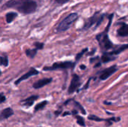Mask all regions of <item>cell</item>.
Here are the masks:
<instances>
[{
    "label": "cell",
    "instance_id": "obj_8",
    "mask_svg": "<svg viewBox=\"0 0 128 127\" xmlns=\"http://www.w3.org/2000/svg\"><path fill=\"white\" fill-rule=\"evenodd\" d=\"M38 73H39L38 70H37L36 69H34V68L32 67L28 72H27L26 74H24L23 76H22L20 79H18L15 82V85H18V84H20L21 82H22V81H24V80H26V79H28L29 77H32V76H33L38 75Z\"/></svg>",
    "mask_w": 128,
    "mask_h": 127
},
{
    "label": "cell",
    "instance_id": "obj_23",
    "mask_svg": "<svg viewBox=\"0 0 128 127\" xmlns=\"http://www.w3.org/2000/svg\"><path fill=\"white\" fill-rule=\"evenodd\" d=\"M88 119L89 120H92V121H104L103 119L98 118V117L94 116V115H90L88 117Z\"/></svg>",
    "mask_w": 128,
    "mask_h": 127
},
{
    "label": "cell",
    "instance_id": "obj_24",
    "mask_svg": "<svg viewBox=\"0 0 128 127\" xmlns=\"http://www.w3.org/2000/svg\"><path fill=\"white\" fill-rule=\"evenodd\" d=\"M58 4H65L67 2L69 1V0H55Z\"/></svg>",
    "mask_w": 128,
    "mask_h": 127
},
{
    "label": "cell",
    "instance_id": "obj_27",
    "mask_svg": "<svg viewBox=\"0 0 128 127\" xmlns=\"http://www.w3.org/2000/svg\"><path fill=\"white\" fill-rule=\"evenodd\" d=\"M86 68V67L85 66V65H80V69H82V70H85Z\"/></svg>",
    "mask_w": 128,
    "mask_h": 127
},
{
    "label": "cell",
    "instance_id": "obj_22",
    "mask_svg": "<svg viewBox=\"0 0 128 127\" xmlns=\"http://www.w3.org/2000/svg\"><path fill=\"white\" fill-rule=\"evenodd\" d=\"M34 46L36 47V49H42L44 46V43H40V42H35L34 43Z\"/></svg>",
    "mask_w": 128,
    "mask_h": 127
},
{
    "label": "cell",
    "instance_id": "obj_11",
    "mask_svg": "<svg viewBox=\"0 0 128 127\" xmlns=\"http://www.w3.org/2000/svg\"><path fill=\"white\" fill-rule=\"evenodd\" d=\"M116 59V57H115L114 55H112L110 54H109L108 52H104V55L101 57V61L102 63H108L110 61H112Z\"/></svg>",
    "mask_w": 128,
    "mask_h": 127
},
{
    "label": "cell",
    "instance_id": "obj_1",
    "mask_svg": "<svg viewBox=\"0 0 128 127\" xmlns=\"http://www.w3.org/2000/svg\"><path fill=\"white\" fill-rule=\"evenodd\" d=\"M4 7L14 8L23 14H30L37 9V3L33 0H9Z\"/></svg>",
    "mask_w": 128,
    "mask_h": 127
},
{
    "label": "cell",
    "instance_id": "obj_15",
    "mask_svg": "<svg viewBox=\"0 0 128 127\" xmlns=\"http://www.w3.org/2000/svg\"><path fill=\"white\" fill-rule=\"evenodd\" d=\"M14 114V112H13V110L10 109V108H7V109H4L2 112V117L3 118H8L10 116H11L12 115Z\"/></svg>",
    "mask_w": 128,
    "mask_h": 127
},
{
    "label": "cell",
    "instance_id": "obj_25",
    "mask_svg": "<svg viewBox=\"0 0 128 127\" xmlns=\"http://www.w3.org/2000/svg\"><path fill=\"white\" fill-rule=\"evenodd\" d=\"M4 100H5V97L3 96V94H2L1 95V103H3Z\"/></svg>",
    "mask_w": 128,
    "mask_h": 127
},
{
    "label": "cell",
    "instance_id": "obj_18",
    "mask_svg": "<svg viewBox=\"0 0 128 127\" xmlns=\"http://www.w3.org/2000/svg\"><path fill=\"white\" fill-rule=\"evenodd\" d=\"M47 104V101H43V102H41V103H38L36 106H35V109H34V110L37 112V111H38V110H40V109H44L45 106H46V105Z\"/></svg>",
    "mask_w": 128,
    "mask_h": 127
},
{
    "label": "cell",
    "instance_id": "obj_5",
    "mask_svg": "<svg viewBox=\"0 0 128 127\" xmlns=\"http://www.w3.org/2000/svg\"><path fill=\"white\" fill-rule=\"evenodd\" d=\"M117 70H118V68H117L116 65L111 66L110 67L106 68V69L102 70L100 73V79H101V80H106V79H107L112 74H114Z\"/></svg>",
    "mask_w": 128,
    "mask_h": 127
},
{
    "label": "cell",
    "instance_id": "obj_19",
    "mask_svg": "<svg viewBox=\"0 0 128 127\" xmlns=\"http://www.w3.org/2000/svg\"><path fill=\"white\" fill-rule=\"evenodd\" d=\"M87 51H88V48H86V49H83L81 52L78 53V54L76 55V61H79V60L82 58V56L83 55V54H85Z\"/></svg>",
    "mask_w": 128,
    "mask_h": 127
},
{
    "label": "cell",
    "instance_id": "obj_26",
    "mask_svg": "<svg viewBox=\"0 0 128 127\" xmlns=\"http://www.w3.org/2000/svg\"><path fill=\"white\" fill-rule=\"evenodd\" d=\"M100 65H101V63H100V62H99V63H98V64H95L94 67H100Z\"/></svg>",
    "mask_w": 128,
    "mask_h": 127
},
{
    "label": "cell",
    "instance_id": "obj_17",
    "mask_svg": "<svg viewBox=\"0 0 128 127\" xmlns=\"http://www.w3.org/2000/svg\"><path fill=\"white\" fill-rule=\"evenodd\" d=\"M0 63L2 66L8 67V58L7 55H2L0 58Z\"/></svg>",
    "mask_w": 128,
    "mask_h": 127
},
{
    "label": "cell",
    "instance_id": "obj_2",
    "mask_svg": "<svg viewBox=\"0 0 128 127\" xmlns=\"http://www.w3.org/2000/svg\"><path fill=\"white\" fill-rule=\"evenodd\" d=\"M113 16H114L113 13H111L110 15H109V20L110 21H109L108 25L106 26V28H105L104 32L99 34L96 37V39L99 42V44H100V46L101 48V50L104 51V52L106 51H108L109 49H112L113 47V44H112V41L110 40L109 36H108V31H109V29L110 28Z\"/></svg>",
    "mask_w": 128,
    "mask_h": 127
},
{
    "label": "cell",
    "instance_id": "obj_20",
    "mask_svg": "<svg viewBox=\"0 0 128 127\" xmlns=\"http://www.w3.org/2000/svg\"><path fill=\"white\" fill-rule=\"evenodd\" d=\"M104 16H105V14H101V15H100V18H99V19H98V22L96 23V25H95V28H94V29L98 28L100 26V25L101 24V22H103V20H104Z\"/></svg>",
    "mask_w": 128,
    "mask_h": 127
},
{
    "label": "cell",
    "instance_id": "obj_12",
    "mask_svg": "<svg viewBox=\"0 0 128 127\" xmlns=\"http://www.w3.org/2000/svg\"><path fill=\"white\" fill-rule=\"evenodd\" d=\"M128 49V44H124V45H122V46H120L116 50H114V51H112V52H108L109 54H110V55H118V54H120L121 52H124V50H126V49Z\"/></svg>",
    "mask_w": 128,
    "mask_h": 127
},
{
    "label": "cell",
    "instance_id": "obj_10",
    "mask_svg": "<svg viewBox=\"0 0 128 127\" xmlns=\"http://www.w3.org/2000/svg\"><path fill=\"white\" fill-rule=\"evenodd\" d=\"M117 33L120 37H127V36H128V24L123 23L122 25L118 29Z\"/></svg>",
    "mask_w": 128,
    "mask_h": 127
},
{
    "label": "cell",
    "instance_id": "obj_4",
    "mask_svg": "<svg viewBox=\"0 0 128 127\" xmlns=\"http://www.w3.org/2000/svg\"><path fill=\"white\" fill-rule=\"evenodd\" d=\"M75 66V63L72 61H63V62H56L50 67H45L44 70L51 71L56 70H67L74 68Z\"/></svg>",
    "mask_w": 128,
    "mask_h": 127
},
{
    "label": "cell",
    "instance_id": "obj_21",
    "mask_svg": "<svg viewBox=\"0 0 128 127\" xmlns=\"http://www.w3.org/2000/svg\"><path fill=\"white\" fill-rule=\"evenodd\" d=\"M76 120H77V124H80L82 127L85 126V121L82 119V118H81L80 116H76Z\"/></svg>",
    "mask_w": 128,
    "mask_h": 127
},
{
    "label": "cell",
    "instance_id": "obj_13",
    "mask_svg": "<svg viewBox=\"0 0 128 127\" xmlns=\"http://www.w3.org/2000/svg\"><path fill=\"white\" fill-rule=\"evenodd\" d=\"M17 13H14V12H8L6 15H5V19L6 22L8 23H10L12 22L14 19L17 16Z\"/></svg>",
    "mask_w": 128,
    "mask_h": 127
},
{
    "label": "cell",
    "instance_id": "obj_7",
    "mask_svg": "<svg viewBox=\"0 0 128 127\" xmlns=\"http://www.w3.org/2000/svg\"><path fill=\"white\" fill-rule=\"evenodd\" d=\"M100 13H99L98 12H97V13H95L92 16H91L90 18H88V19L86 21V22H85V24H84V25H83L82 30H88V29L90 28V27H92L94 24L97 23L98 21V19H99V18H100Z\"/></svg>",
    "mask_w": 128,
    "mask_h": 127
},
{
    "label": "cell",
    "instance_id": "obj_9",
    "mask_svg": "<svg viewBox=\"0 0 128 127\" xmlns=\"http://www.w3.org/2000/svg\"><path fill=\"white\" fill-rule=\"evenodd\" d=\"M52 78H44V79H42L38 80V82H34V85H33V88H35V89L41 88L46 86V85L50 84L52 82Z\"/></svg>",
    "mask_w": 128,
    "mask_h": 127
},
{
    "label": "cell",
    "instance_id": "obj_3",
    "mask_svg": "<svg viewBox=\"0 0 128 127\" xmlns=\"http://www.w3.org/2000/svg\"><path fill=\"white\" fill-rule=\"evenodd\" d=\"M78 14L76 13H70L68 16H66L58 25L57 31H64L70 28L72 24L77 19Z\"/></svg>",
    "mask_w": 128,
    "mask_h": 127
},
{
    "label": "cell",
    "instance_id": "obj_14",
    "mask_svg": "<svg viewBox=\"0 0 128 127\" xmlns=\"http://www.w3.org/2000/svg\"><path fill=\"white\" fill-rule=\"evenodd\" d=\"M38 98V96H32V97H28L27 99H26L25 100H23L22 101V103H24V105L25 106H32L33 103H34V102L37 100Z\"/></svg>",
    "mask_w": 128,
    "mask_h": 127
},
{
    "label": "cell",
    "instance_id": "obj_6",
    "mask_svg": "<svg viewBox=\"0 0 128 127\" xmlns=\"http://www.w3.org/2000/svg\"><path fill=\"white\" fill-rule=\"evenodd\" d=\"M80 85V76L76 74H74L70 82V85L68 88V94H73L75 91H76V89L79 88Z\"/></svg>",
    "mask_w": 128,
    "mask_h": 127
},
{
    "label": "cell",
    "instance_id": "obj_16",
    "mask_svg": "<svg viewBox=\"0 0 128 127\" xmlns=\"http://www.w3.org/2000/svg\"><path fill=\"white\" fill-rule=\"evenodd\" d=\"M38 52V49H26V55L30 58H34L37 54Z\"/></svg>",
    "mask_w": 128,
    "mask_h": 127
},
{
    "label": "cell",
    "instance_id": "obj_28",
    "mask_svg": "<svg viewBox=\"0 0 128 127\" xmlns=\"http://www.w3.org/2000/svg\"><path fill=\"white\" fill-rule=\"evenodd\" d=\"M1 1H2V0H1Z\"/></svg>",
    "mask_w": 128,
    "mask_h": 127
}]
</instances>
